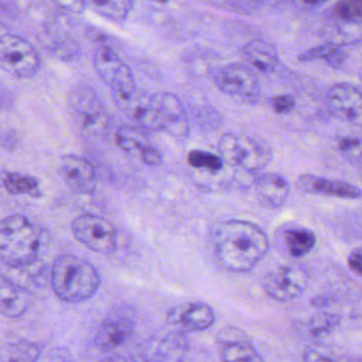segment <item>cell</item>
Returning <instances> with one entry per match:
<instances>
[{
	"mask_svg": "<svg viewBox=\"0 0 362 362\" xmlns=\"http://www.w3.org/2000/svg\"><path fill=\"white\" fill-rule=\"evenodd\" d=\"M123 114L140 129L185 137L189 133V120L184 105L171 93H140L136 89L128 97H114Z\"/></svg>",
	"mask_w": 362,
	"mask_h": 362,
	"instance_id": "6da1fadb",
	"label": "cell"
},
{
	"mask_svg": "<svg viewBox=\"0 0 362 362\" xmlns=\"http://www.w3.org/2000/svg\"><path fill=\"white\" fill-rule=\"evenodd\" d=\"M269 246L267 234L251 221H223L215 232L217 261L230 272L244 274L254 269L267 255Z\"/></svg>",
	"mask_w": 362,
	"mask_h": 362,
	"instance_id": "7a4b0ae2",
	"label": "cell"
},
{
	"mask_svg": "<svg viewBox=\"0 0 362 362\" xmlns=\"http://www.w3.org/2000/svg\"><path fill=\"white\" fill-rule=\"evenodd\" d=\"M48 245V233L25 215L0 219V261L6 267H18L43 259Z\"/></svg>",
	"mask_w": 362,
	"mask_h": 362,
	"instance_id": "3957f363",
	"label": "cell"
},
{
	"mask_svg": "<svg viewBox=\"0 0 362 362\" xmlns=\"http://www.w3.org/2000/svg\"><path fill=\"white\" fill-rule=\"evenodd\" d=\"M49 281L55 297L69 304L89 301L101 285V276L95 266L74 255H59L55 259Z\"/></svg>",
	"mask_w": 362,
	"mask_h": 362,
	"instance_id": "277c9868",
	"label": "cell"
},
{
	"mask_svg": "<svg viewBox=\"0 0 362 362\" xmlns=\"http://www.w3.org/2000/svg\"><path fill=\"white\" fill-rule=\"evenodd\" d=\"M218 151L223 163L249 173L263 171L273 157L271 148L265 140L244 133L221 136Z\"/></svg>",
	"mask_w": 362,
	"mask_h": 362,
	"instance_id": "5b68a950",
	"label": "cell"
},
{
	"mask_svg": "<svg viewBox=\"0 0 362 362\" xmlns=\"http://www.w3.org/2000/svg\"><path fill=\"white\" fill-rule=\"evenodd\" d=\"M68 110L79 131L86 137L106 133L108 115L98 93L87 85H79L68 95Z\"/></svg>",
	"mask_w": 362,
	"mask_h": 362,
	"instance_id": "8992f818",
	"label": "cell"
},
{
	"mask_svg": "<svg viewBox=\"0 0 362 362\" xmlns=\"http://www.w3.org/2000/svg\"><path fill=\"white\" fill-rule=\"evenodd\" d=\"M40 59L31 42L15 34L0 36V68L17 78H31L40 70Z\"/></svg>",
	"mask_w": 362,
	"mask_h": 362,
	"instance_id": "52a82bcc",
	"label": "cell"
},
{
	"mask_svg": "<svg viewBox=\"0 0 362 362\" xmlns=\"http://www.w3.org/2000/svg\"><path fill=\"white\" fill-rule=\"evenodd\" d=\"M94 67L100 78L110 87L114 97H128L136 90L131 68L106 42H101L96 48Z\"/></svg>",
	"mask_w": 362,
	"mask_h": 362,
	"instance_id": "ba28073f",
	"label": "cell"
},
{
	"mask_svg": "<svg viewBox=\"0 0 362 362\" xmlns=\"http://www.w3.org/2000/svg\"><path fill=\"white\" fill-rule=\"evenodd\" d=\"M70 227L74 238L93 252L110 255L116 251V228L108 219L94 214L79 215Z\"/></svg>",
	"mask_w": 362,
	"mask_h": 362,
	"instance_id": "9c48e42d",
	"label": "cell"
},
{
	"mask_svg": "<svg viewBox=\"0 0 362 362\" xmlns=\"http://www.w3.org/2000/svg\"><path fill=\"white\" fill-rule=\"evenodd\" d=\"M310 283L307 270L299 265H284L274 268L261 280V288L270 299L290 302L301 297Z\"/></svg>",
	"mask_w": 362,
	"mask_h": 362,
	"instance_id": "30bf717a",
	"label": "cell"
},
{
	"mask_svg": "<svg viewBox=\"0 0 362 362\" xmlns=\"http://www.w3.org/2000/svg\"><path fill=\"white\" fill-rule=\"evenodd\" d=\"M215 84L221 93L242 103L254 104L261 98L259 78L244 64L223 66L215 76Z\"/></svg>",
	"mask_w": 362,
	"mask_h": 362,
	"instance_id": "8fae6325",
	"label": "cell"
},
{
	"mask_svg": "<svg viewBox=\"0 0 362 362\" xmlns=\"http://www.w3.org/2000/svg\"><path fill=\"white\" fill-rule=\"evenodd\" d=\"M329 114L342 122L361 127L362 122V95L361 87L351 83H339L327 93Z\"/></svg>",
	"mask_w": 362,
	"mask_h": 362,
	"instance_id": "7c38bea8",
	"label": "cell"
},
{
	"mask_svg": "<svg viewBox=\"0 0 362 362\" xmlns=\"http://www.w3.org/2000/svg\"><path fill=\"white\" fill-rule=\"evenodd\" d=\"M60 175L74 193L91 195L95 192V168L91 161L78 155H65L60 161Z\"/></svg>",
	"mask_w": 362,
	"mask_h": 362,
	"instance_id": "4fadbf2b",
	"label": "cell"
},
{
	"mask_svg": "<svg viewBox=\"0 0 362 362\" xmlns=\"http://www.w3.org/2000/svg\"><path fill=\"white\" fill-rule=\"evenodd\" d=\"M170 323L184 332H202L214 325L216 316L210 305L201 302L181 304L167 313Z\"/></svg>",
	"mask_w": 362,
	"mask_h": 362,
	"instance_id": "5bb4252c",
	"label": "cell"
},
{
	"mask_svg": "<svg viewBox=\"0 0 362 362\" xmlns=\"http://www.w3.org/2000/svg\"><path fill=\"white\" fill-rule=\"evenodd\" d=\"M115 137L117 144L123 152L138 157L145 165L159 167L163 163V154L161 151L147 141L140 129L125 125L117 129Z\"/></svg>",
	"mask_w": 362,
	"mask_h": 362,
	"instance_id": "9a60e30c",
	"label": "cell"
},
{
	"mask_svg": "<svg viewBox=\"0 0 362 362\" xmlns=\"http://www.w3.org/2000/svg\"><path fill=\"white\" fill-rule=\"evenodd\" d=\"M300 191L317 195L331 196L342 199L359 200L361 198V187L346 181L320 177L312 174H304L297 180Z\"/></svg>",
	"mask_w": 362,
	"mask_h": 362,
	"instance_id": "2e32d148",
	"label": "cell"
},
{
	"mask_svg": "<svg viewBox=\"0 0 362 362\" xmlns=\"http://www.w3.org/2000/svg\"><path fill=\"white\" fill-rule=\"evenodd\" d=\"M134 320L128 315H115L106 319L98 329L95 344L101 352H114L125 344L133 333Z\"/></svg>",
	"mask_w": 362,
	"mask_h": 362,
	"instance_id": "e0dca14e",
	"label": "cell"
},
{
	"mask_svg": "<svg viewBox=\"0 0 362 362\" xmlns=\"http://www.w3.org/2000/svg\"><path fill=\"white\" fill-rule=\"evenodd\" d=\"M255 193L264 206L278 209L284 206L290 194L289 181L278 173H264L255 180Z\"/></svg>",
	"mask_w": 362,
	"mask_h": 362,
	"instance_id": "ac0fdd59",
	"label": "cell"
},
{
	"mask_svg": "<svg viewBox=\"0 0 362 362\" xmlns=\"http://www.w3.org/2000/svg\"><path fill=\"white\" fill-rule=\"evenodd\" d=\"M32 293L0 276V315L9 319H18L27 313Z\"/></svg>",
	"mask_w": 362,
	"mask_h": 362,
	"instance_id": "d6986e66",
	"label": "cell"
},
{
	"mask_svg": "<svg viewBox=\"0 0 362 362\" xmlns=\"http://www.w3.org/2000/svg\"><path fill=\"white\" fill-rule=\"evenodd\" d=\"M1 276L31 293H33L35 289L44 287L48 279L46 264L43 259L18 267L4 266Z\"/></svg>",
	"mask_w": 362,
	"mask_h": 362,
	"instance_id": "ffe728a7",
	"label": "cell"
},
{
	"mask_svg": "<svg viewBox=\"0 0 362 362\" xmlns=\"http://www.w3.org/2000/svg\"><path fill=\"white\" fill-rule=\"evenodd\" d=\"M244 53L249 63L261 74H272L280 64L278 48L266 40H255L244 46Z\"/></svg>",
	"mask_w": 362,
	"mask_h": 362,
	"instance_id": "44dd1931",
	"label": "cell"
},
{
	"mask_svg": "<svg viewBox=\"0 0 362 362\" xmlns=\"http://www.w3.org/2000/svg\"><path fill=\"white\" fill-rule=\"evenodd\" d=\"M189 349L186 332L176 329L159 340L152 362H184Z\"/></svg>",
	"mask_w": 362,
	"mask_h": 362,
	"instance_id": "7402d4cb",
	"label": "cell"
},
{
	"mask_svg": "<svg viewBox=\"0 0 362 362\" xmlns=\"http://www.w3.org/2000/svg\"><path fill=\"white\" fill-rule=\"evenodd\" d=\"M84 8H89L104 18L113 21L127 19L133 8V0H82Z\"/></svg>",
	"mask_w": 362,
	"mask_h": 362,
	"instance_id": "603a6c76",
	"label": "cell"
},
{
	"mask_svg": "<svg viewBox=\"0 0 362 362\" xmlns=\"http://www.w3.org/2000/svg\"><path fill=\"white\" fill-rule=\"evenodd\" d=\"M287 250L295 257H303L314 250L317 236L307 228H291L285 232Z\"/></svg>",
	"mask_w": 362,
	"mask_h": 362,
	"instance_id": "cb8c5ba5",
	"label": "cell"
},
{
	"mask_svg": "<svg viewBox=\"0 0 362 362\" xmlns=\"http://www.w3.org/2000/svg\"><path fill=\"white\" fill-rule=\"evenodd\" d=\"M222 362H265L251 340L221 346Z\"/></svg>",
	"mask_w": 362,
	"mask_h": 362,
	"instance_id": "d4e9b609",
	"label": "cell"
},
{
	"mask_svg": "<svg viewBox=\"0 0 362 362\" xmlns=\"http://www.w3.org/2000/svg\"><path fill=\"white\" fill-rule=\"evenodd\" d=\"M40 348L33 342H17L0 351V362H38Z\"/></svg>",
	"mask_w": 362,
	"mask_h": 362,
	"instance_id": "484cf974",
	"label": "cell"
},
{
	"mask_svg": "<svg viewBox=\"0 0 362 362\" xmlns=\"http://www.w3.org/2000/svg\"><path fill=\"white\" fill-rule=\"evenodd\" d=\"M2 185L12 195L38 196L40 182L33 176L21 173H8L2 180Z\"/></svg>",
	"mask_w": 362,
	"mask_h": 362,
	"instance_id": "4316f807",
	"label": "cell"
},
{
	"mask_svg": "<svg viewBox=\"0 0 362 362\" xmlns=\"http://www.w3.org/2000/svg\"><path fill=\"white\" fill-rule=\"evenodd\" d=\"M342 319L339 315L333 313H318L310 318L308 329L314 337H323L335 332L341 325Z\"/></svg>",
	"mask_w": 362,
	"mask_h": 362,
	"instance_id": "83f0119b",
	"label": "cell"
},
{
	"mask_svg": "<svg viewBox=\"0 0 362 362\" xmlns=\"http://www.w3.org/2000/svg\"><path fill=\"white\" fill-rule=\"evenodd\" d=\"M187 163L193 169L204 170V171H221L225 163L219 155L203 150H193L187 155Z\"/></svg>",
	"mask_w": 362,
	"mask_h": 362,
	"instance_id": "f1b7e54d",
	"label": "cell"
},
{
	"mask_svg": "<svg viewBox=\"0 0 362 362\" xmlns=\"http://www.w3.org/2000/svg\"><path fill=\"white\" fill-rule=\"evenodd\" d=\"M334 16L346 25H361L362 0H339L334 8Z\"/></svg>",
	"mask_w": 362,
	"mask_h": 362,
	"instance_id": "f546056e",
	"label": "cell"
},
{
	"mask_svg": "<svg viewBox=\"0 0 362 362\" xmlns=\"http://www.w3.org/2000/svg\"><path fill=\"white\" fill-rule=\"evenodd\" d=\"M342 49L341 45L337 42H325L323 45L310 49L306 52L302 53L299 57V61L307 63V62L319 61V59H324L329 61L334 54Z\"/></svg>",
	"mask_w": 362,
	"mask_h": 362,
	"instance_id": "4dcf8cb0",
	"label": "cell"
},
{
	"mask_svg": "<svg viewBox=\"0 0 362 362\" xmlns=\"http://www.w3.org/2000/svg\"><path fill=\"white\" fill-rule=\"evenodd\" d=\"M338 150L349 158L357 159L361 163V140L358 137L346 136L338 141Z\"/></svg>",
	"mask_w": 362,
	"mask_h": 362,
	"instance_id": "1f68e13d",
	"label": "cell"
},
{
	"mask_svg": "<svg viewBox=\"0 0 362 362\" xmlns=\"http://www.w3.org/2000/svg\"><path fill=\"white\" fill-rule=\"evenodd\" d=\"M217 338H218V342L220 346H222V344H234V342L251 340L250 337H249L242 329L231 327V325L221 329V331L219 332L218 335H217Z\"/></svg>",
	"mask_w": 362,
	"mask_h": 362,
	"instance_id": "d6a6232c",
	"label": "cell"
},
{
	"mask_svg": "<svg viewBox=\"0 0 362 362\" xmlns=\"http://www.w3.org/2000/svg\"><path fill=\"white\" fill-rule=\"evenodd\" d=\"M271 107L278 115H286L293 112L297 105L295 98L291 95H278L272 98Z\"/></svg>",
	"mask_w": 362,
	"mask_h": 362,
	"instance_id": "836d02e7",
	"label": "cell"
},
{
	"mask_svg": "<svg viewBox=\"0 0 362 362\" xmlns=\"http://www.w3.org/2000/svg\"><path fill=\"white\" fill-rule=\"evenodd\" d=\"M51 1L55 2L59 8L74 14H80L85 8L82 0H51Z\"/></svg>",
	"mask_w": 362,
	"mask_h": 362,
	"instance_id": "e575fe53",
	"label": "cell"
},
{
	"mask_svg": "<svg viewBox=\"0 0 362 362\" xmlns=\"http://www.w3.org/2000/svg\"><path fill=\"white\" fill-rule=\"evenodd\" d=\"M349 268L357 276H361L362 274V253L361 249L357 248L353 250L348 257Z\"/></svg>",
	"mask_w": 362,
	"mask_h": 362,
	"instance_id": "d590c367",
	"label": "cell"
},
{
	"mask_svg": "<svg viewBox=\"0 0 362 362\" xmlns=\"http://www.w3.org/2000/svg\"><path fill=\"white\" fill-rule=\"evenodd\" d=\"M303 361L304 362H336L333 359L329 358V356H325L322 353L312 350V349L305 351L303 355Z\"/></svg>",
	"mask_w": 362,
	"mask_h": 362,
	"instance_id": "8d00e7d4",
	"label": "cell"
},
{
	"mask_svg": "<svg viewBox=\"0 0 362 362\" xmlns=\"http://www.w3.org/2000/svg\"><path fill=\"white\" fill-rule=\"evenodd\" d=\"M46 362H72V361L67 352L63 350H57L49 356Z\"/></svg>",
	"mask_w": 362,
	"mask_h": 362,
	"instance_id": "74e56055",
	"label": "cell"
},
{
	"mask_svg": "<svg viewBox=\"0 0 362 362\" xmlns=\"http://www.w3.org/2000/svg\"><path fill=\"white\" fill-rule=\"evenodd\" d=\"M298 4L303 8H319L323 4H327L331 0H297Z\"/></svg>",
	"mask_w": 362,
	"mask_h": 362,
	"instance_id": "f35d334b",
	"label": "cell"
},
{
	"mask_svg": "<svg viewBox=\"0 0 362 362\" xmlns=\"http://www.w3.org/2000/svg\"><path fill=\"white\" fill-rule=\"evenodd\" d=\"M100 362H127L125 358L120 356H113L108 357V358L103 359V361Z\"/></svg>",
	"mask_w": 362,
	"mask_h": 362,
	"instance_id": "ab89813d",
	"label": "cell"
},
{
	"mask_svg": "<svg viewBox=\"0 0 362 362\" xmlns=\"http://www.w3.org/2000/svg\"><path fill=\"white\" fill-rule=\"evenodd\" d=\"M127 362H152L150 359L147 358L146 356H138L135 357V358L131 359L130 361Z\"/></svg>",
	"mask_w": 362,
	"mask_h": 362,
	"instance_id": "60d3db41",
	"label": "cell"
},
{
	"mask_svg": "<svg viewBox=\"0 0 362 362\" xmlns=\"http://www.w3.org/2000/svg\"><path fill=\"white\" fill-rule=\"evenodd\" d=\"M336 362H361L359 358H351V357H344V358H340L339 361Z\"/></svg>",
	"mask_w": 362,
	"mask_h": 362,
	"instance_id": "b9f144b4",
	"label": "cell"
},
{
	"mask_svg": "<svg viewBox=\"0 0 362 362\" xmlns=\"http://www.w3.org/2000/svg\"><path fill=\"white\" fill-rule=\"evenodd\" d=\"M246 2H249V4H263L265 0H244Z\"/></svg>",
	"mask_w": 362,
	"mask_h": 362,
	"instance_id": "7bdbcfd3",
	"label": "cell"
},
{
	"mask_svg": "<svg viewBox=\"0 0 362 362\" xmlns=\"http://www.w3.org/2000/svg\"><path fill=\"white\" fill-rule=\"evenodd\" d=\"M154 1L162 2V4H163V2H167L168 0H154Z\"/></svg>",
	"mask_w": 362,
	"mask_h": 362,
	"instance_id": "ee69618b",
	"label": "cell"
}]
</instances>
